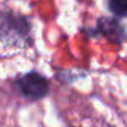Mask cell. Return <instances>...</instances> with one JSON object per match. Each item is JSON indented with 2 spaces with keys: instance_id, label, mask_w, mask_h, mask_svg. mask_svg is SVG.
<instances>
[{
  "instance_id": "cell-1",
  "label": "cell",
  "mask_w": 127,
  "mask_h": 127,
  "mask_svg": "<svg viewBox=\"0 0 127 127\" xmlns=\"http://www.w3.org/2000/svg\"><path fill=\"white\" fill-rule=\"evenodd\" d=\"M31 36V24L27 17L0 11V40L12 44H26Z\"/></svg>"
},
{
  "instance_id": "cell-2",
  "label": "cell",
  "mask_w": 127,
  "mask_h": 127,
  "mask_svg": "<svg viewBox=\"0 0 127 127\" xmlns=\"http://www.w3.org/2000/svg\"><path fill=\"white\" fill-rule=\"evenodd\" d=\"M16 84L22 96L30 101L41 100L46 97L49 93L48 79L36 70H31L17 78Z\"/></svg>"
},
{
  "instance_id": "cell-3",
  "label": "cell",
  "mask_w": 127,
  "mask_h": 127,
  "mask_svg": "<svg viewBox=\"0 0 127 127\" xmlns=\"http://www.w3.org/2000/svg\"><path fill=\"white\" fill-rule=\"evenodd\" d=\"M94 31L96 36H102L111 43L122 44L127 42V26L115 16L99 17Z\"/></svg>"
},
{
  "instance_id": "cell-4",
  "label": "cell",
  "mask_w": 127,
  "mask_h": 127,
  "mask_svg": "<svg viewBox=\"0 0 127 127\" xmlns=\"http://www.w3.org/2000/svg\"><path fill=\"white\" fill-rule=\"evenodd\" d=\"M107 7L115 15V17L127 16V0H109Z\"/></svg>"
}]
</instances>
